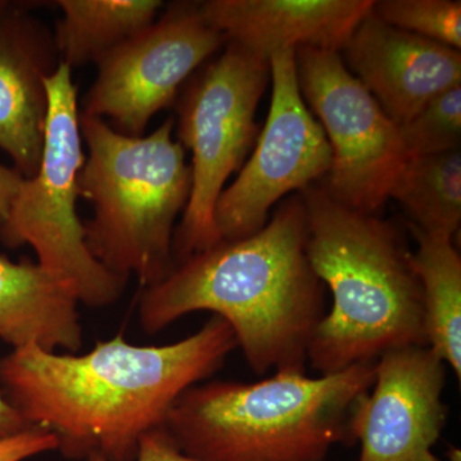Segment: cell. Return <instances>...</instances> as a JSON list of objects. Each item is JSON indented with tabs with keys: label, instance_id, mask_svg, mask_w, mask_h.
Wrapping results in <instances>:
<instances>
[{
	"label": "cell",
	"instance_id": "1",
	"mask_svg": "<svg viewBox=\"0 0 461 461\" xmlns=\"http://www.w3.org/2000/svg\"><path fill=\"white\" fill-rule=\"evenodd\" d=\"M236 348L218 315L175 344L139 346L118 335L84 355L26 346L0 357V393L30 427L53 433L67 459L135 461L142 436L165 427L176 400Z\"/></svg>",
	"mask_w": 461,
	"mask_h": 461
},
{
	"label": "cell",
	"instance_id": "2",
	"mask_svg": "<svg viewBox=\"0 0 461 461\" xmlns=\"http://www.w3.org/2000/svg\"><path fill=\"white\" fill-rule=\"evenodd\" d=\"M302 196L285 200L248 238L222 240L173 268L139 302L142 329L156 333L194 312L232 327L249 366L305 373L308 348L324 317V287L306 254Z\"/></svg>",
	"mask_w": 461,
	"mask_h": 461
},
{
	"label": "cell",
	"instance_id": "3",
	"mask_svg": "<svg viewBox=\"0 0 461 461\" xmlns=\"http://www.w3.org/2000/svg\"><path fill=\"white\" fill-rule=\"evenodd\" d=\"M300 196L306 254L333 299L309 344L313 369L333 375L377 362L393 348L427 346L420 282L399 230L336 202L324 185H311Z\"/></svg>",
	"mask_w": 461,
	"mask_h": 461
},
{
	"label": "cell",
	"instance_id": "4",
	"mask_svg": "<svg viewBox=\"0 0 461 461\" xmlns=\"http://www.w3.org/2000/svg\"><path fill=\"white\" fill-rule=\"evenodd\" d=\"M375 373V362L318 378L276 372L256 384H198L173 403L165 429L198 461H324L350 441V412Z\"/></svg>",
	"mask_w": 461,
	"mask_h": 461
},
{
	"label": "cell",
	"instance_id": "5",
	"mask_svg": "<svg viewBox=\"0 0 461 461\" xmlns=\"http://www.w3.org/2000/svg\"><path fill=\"white\" fill-rule=\"evenodd\" d=\"M173 129L169 118L133 138L80 113L87 156L78 195L93 206L84 223L87 249L108 271L127 280L135 276L145 288L175 268L176 220L190 198L191 167Z\"/></svg>",
	"mask_w": 461,
	"mask_h": 461
},
{
	"label": "cell",
	"instance_id": "6",
	"mask_svg": "<svg viewBox=\"0 0 461 461\" xmlns=\"http://www.w3.org/2000/svg\"><path fill=\"white\" fill-rule=\"evenodd\" d=\"M45 86L48 115L41 165L21 185L0 227V240L8 248L30 245L42 268L74 288L80 303L104 308L120 299L127 278L91 256L78 217V175L85 154L72 69L59 63Z\"/></svg>",
	"mask_w": 461,
	"mask_h": 461
},
{
	"label": "cell",
	"instance_id": "7",
	"mask_svg": "<svg viewBox=\"0 0 461 461\" xmlns=\"http://www.w3.org/2000/svg\"><path fill=\"white\" fill-rule=\"evenodd\" d=\"M271 76L269 60L226 42L178 102V139L189 149V203L173 238L175 267L220 242L214 222L224 185L256 141V113Z\"/></svg>",
	"mask_w": 461,
	"mask_h": 461
},
{
	"label": "cell",
	"instance_id": "8",
	"mask_svg": "<svg viewBox=\"0 0 461 461\" xmlns=\"http://www.w3.org/2000/svg\"><path fill=\"white\" fill-rule=\"evenodd\" d=\"M295 62L303 98L330 148L324 186L336 202L375 214L411 159L399 124L348 71L339 51L299 48Z\"/></svg>",
	"mask_w": 461,
	"mask_h": 461
},
{
	"label": "cell",
	"instance_id": "9",
	"mask_svg": "<svg viewBox=\"0 0 461 461\" xmlns=\"http://www.w3.org/2000/svg\"><path fill=\"white\" fill-rule=\"evenodd\" d=\"M223 45L226 39L203 16L200 3H173L151 25L99 60L80 113L108 118L115 131L139 138Z\"/></svg>",
	"mask_w": 461,
	"mask_h": 461
},
{
	"label": "cell",
	"instance_id": "10",
	"mask_svg": "<svg viewBox=\"0 0 461 461\" xmlns=\"http://www.w3.org/2000/svg\"><path fill=\"white\" fill-rule=\"evenodd\" d=\"M295 51L269 57L273 87L268 117L250 159L215 204L221 241L262 230L276 203L329 175L330 144L300 91Z\"/></svg>",
	"mask_w": 461,
	"mask_h": 461
},
{
	"label": "cell",
	"instance_id": "11",
	"mask_svg": "<svg viewBox=\"0 0 461 461\" xmlns=\"http://www.w3.org/2000/svg\"><path fill=\"white\" fill-rule=\"evenodd\" d=\"M446 364L429 346H405L375 362L371 393L354 403L350 441L359 461H441L432 453L447 420Z\"/></svg>",
	"mask_w": 461,
	"mask_h": 461
},
{
	"label": "cell",
	"instance_id": "12",
	"mask_svg": "<svg viewBox=\"0 0 461 461\" xmlns=\"http://www.w3.org/2000/svg\"><path fill=\"white\" fill-rule=\"evenodd\" d=\"M339 53L399 126L429 100L461 85L460 50L388 25L373 9Z\"/></svg>",
	"mask_w": 461,
	"mask_h": 461
},
{
	"label": "cell",
	"instance_id": "13",
	"mask_svg": "<svg viewBox=\"0 0 461 461\" xmlns=\"http://www.w3.org/2000/svg\"><path fill=\"white\" fill-rule=\"evenodd\" d=\"M53 33L23 5L0 8V150L25 178L41 165L48 115L45 81L59 66Z\"/></svg>",
	"mask_w": 461,
	"mask_h": 461
},
{
	"label": "cell",
	"instance_id": "14",
	"mask_svg": "<svg viewBox=\"0 0 461 461\" xmlns=\"http://www.w3.org/2000/svg\"><path fill=\"white\" fill-rule=\"evenodd\" d=\"M372 0H208L203 16L226 42L269 60L299 48L341 51Z\"/></svg>",
	"mask_w": 461,
	"mask_h": 461
},
{
	"label": "cell",
	"instance_id": "15",
	"mask_svg": "<svg viewBox=\"0 0 461 461\" xmlns=\"http://www.w3.org/2000/svg\"><path fill=\"white\" fill-rule=\"evenodd\" d=\"M77 294L38 262L0 254V339L14 348L77 353L83 327Z\"/></svg>",
	"mask_w": 461,
	"mask_h": 461
},
{
	"label": "cell",
	"instance_id": "16",
	"mask_svg": "<svg viewBox=\"0 0 461 461\" xmlns=\"http://www.w3.org/2000/svg\"><path fill=\"white\" fill-rule=\"evenodd\" d=\"M53 33L59 62L69 68L96 63L157 20L160 0H59Z\"/></svg>",
	"mask_w": 461,
	"mask_h": 461
},
{
	"label": "cell",
	"instance_id": "17",
	"mask_svg": "<svg viewBox=\"0 0 461 461\" xmlns=\"http://www.w3.org/2000/svg\"><path fill=\"white\" fill-rule=\"evenodd\" d=\"M411 266L420 282L427 346L461 378V258L454 239L411 229Z\"/></svg>",
	"mask_w": 461,
	"mask_h": 461
},
{
	"label": "cell",
	"instance_id": "18",
	"mask_svg": "<svg viewBox=\"0 0 461 461\" xmlns=\"http://www.w3.org/2000/svg\"><path fill=\"white\" fill-rule=\"evenodd\" d=\"M391 198L411 218V229L454 239L461 222L460 149L411 158Z\"/></svg>",
	"mask_w": 461,
	"mask_h": 461
},
{
	"label": "cell",
	"instance_id": "19",
	"mask_svg": "<svg viewBox=\"0 0 461 461\" xmlns=\"http://www.w3.org/2000/svg\"><path fill=\"white\" fill-rule=\"evenodd\" d=\"M373 11L388 25L460 50V0H382Z\"/></svg>",
	"mask_w": 461,
	"mask_h": 461
},
{
	"label": "cell",
	"instance_id": "20",
	"mask_svg": "<svg viewBox=\"0 0 461 461\" xmlns=\"http://www.w3.org/2000/svg\"><path fill=\"white\" fill-rule=\"evenodd\" d=\"M399 127L409 158L460 149L461 85L429 100L414 117Z\"/></svg>",
	"mask_w": 461,
	"mask_h": 461
},
{
	"label": "cell",
	"instance_id": "21",
	"mask_svg": "<svg viewBox=\"0 0 461 461\" xmlns=\"http://www.w3.org/2000/svg\"><path fill=\"white\" fill-rule=\"evenodd\" d=\"M54 450H58L57 437L38 427L0 439V461H25Z\"/></svg>",
	"mask_w": 461,
	"mask_h": 461
},
{
	"label": "cell",
	"instance_id": "22",
	"mask_svg": "<svg viewBox=\"0 0 461 461\" xmlns=\"http://www.w3.org/2000/svg\"><path fill=\"white\" fill-rule=\"evenodd\" d=\"M86 461H105L98 454L90 455ZM135 461H198L182 453L165 427L150 430L142 436Z\"/></svg>",
	"mask_w": 461,
	"mask_h": 461
},
{
	"label": "cell",
	"instance_id": "23",
	"mask_svg": "<svg viewBox=\"0 0 461 461\" xmlns=\"http://www.w3.org/2000/svg\"><path fill=\"white\" fill-rule=\"evenodd\" d=\"M23 180L25 177L14 167L0 165V227L7 221L9 209Z\"/></svg>",
	"mask_w": 461,
	"mask_h": 461
},
{
	"label": "cell",
	"instance_id": "24",
	"mask_svg": "<svg viewBox=\"0 0 461 461\" xmlns=\"http://www.w3.org/2000/svg\"><path fill=\"white\" fill-rule=\"evenodd\" d=\"M32 429L0 393V439Z\"/></svg>",
	"mask_w": 461,
	"mask_h": 461
},
{
	"label": "cell",
	"instance_id": "25",
	"mask_svg": "<svg viewBox=\"0 0 461 461\" xmlns=\"http://www.w3.org/2000/svg\"><path fill=\"white\" fill-rule=\"evenodd\" d=\"M448 461H461V451L460 448L451 446L450 450L447 453Z\"/></svg>",
	"mask_w": 461,
	"mask_h": 461
},
{
	"label": "cell",
	"instance_id": "26",
	"mask_svg": "<svg viewBox=\"0 0 461 461\" xmlns=\"http://www.w3.org/2000/svg\"><path fill=\"white\" fill-rule=\"evenodd\" d=\"M5 5V2H2V0H0V8H2L3 5Z\"/></svg>",
	"mask_w": 461,
	"mask_h": 461
}]
</instances>
